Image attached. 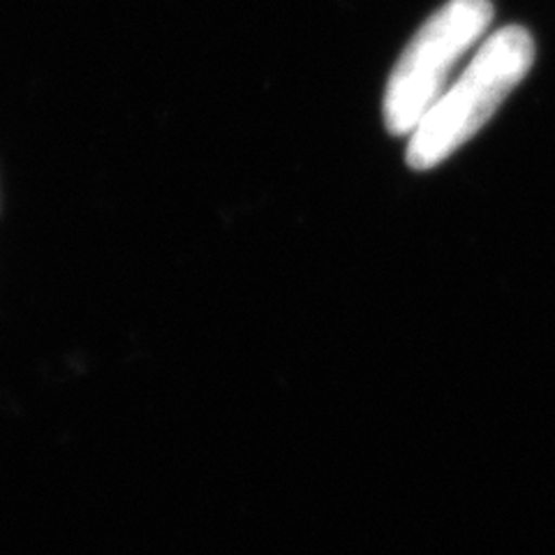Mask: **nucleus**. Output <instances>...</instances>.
<instances>
[{"label":"nucleus","instance_id":"1","mask_svg":"<svg viewBox=\"0 0 555 555\" xmlns=\"http://www.w3.org/2000/svg\"><path fill=\"white\" fill-rule=\"evenodd\" d=\"M534 63V40L524 26H505L475 49L447 91L410 132L408 163L433 169L489 124Z\"/></svg>","mask_w":555,"mask_h":555},{"label":"nucleus","instance_id":"2","mask_svg":"<svg viewBox=\"0 0 555 555\" xmlns=\"http://www.w3.org/2000/svg\"><path fill=\"white\" fill-rule=\"evenodd\" d=\"M491 22V0H449L428 16L391 69L382 104L389 132L410 134L420 126Z\"/></svg>","mask_w":555,"mask_h":555}]
</instances>
